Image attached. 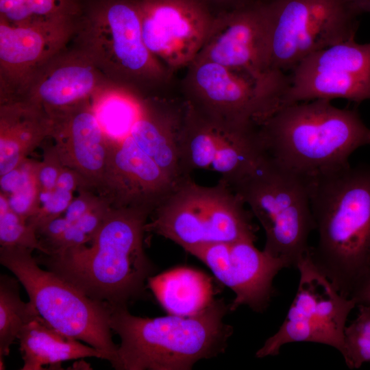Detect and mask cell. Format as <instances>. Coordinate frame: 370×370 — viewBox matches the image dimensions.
Wrapping results in <instances>:
<instances>
[{
    "instance_id": "6da1fadb",
    "label": "cell",
    "mask_w": 370,
    "mask_h": 370,
    "mask_svg": "<svg viewBox=\"0 0 370 370\" xmlns=\"http://www.w3.org/2000/svg\"><path fill=\"white\" fill-rule=\"evenodd\" d=\"M318 241L310 258L350 297L370 271V165H349L308 180Z\"/></svg>"
},
{
    "instance_id": "277c9868",
    "label": "cell",
    "mask_w": 370,
    "mask_h": 370,
    "mask_svg": "<svg viewBox=\"0 0 370 370\" xmlns=\"http://www.w3.org/2000/svg\"><path fill=\"white\" fill-rule=\"evenodd\" d=\"M230 311L222 299L186 317H141L127 306L113 307L110 327L121 343L111 365L118 370H189L225 351L233 332L223 321Z\"/></svg>"
},
{
    "instance_id": "8fae6325",
    "label": "cell",
    "mask_w": 370,
    "mask_h": 370,
    "mask_svg": "<svg viewBox=\"0 0 370 370\" xmlns=\"http://www.w3.org/2000/svg\"><path fill=\"white\" fill-rule=\"evenodd\" d=\"M309 251L297 266L298 288L284 321L256 352L257 358L277 356L283 345L297 342L323 344L344 352L346 321L356 304L340 294L317 269Z\"/></svg>"
},
{
    "instance_id": "ba28073f",
    "label": "cell",
    "mask_w": 370,
    "mask_h": 370,
    "mask_svg": "<svg viewBox=\"0 0 370 370\" xmlns=\"http://www.w3.org/2000/svg\"><path fill=\"white\" fill-rule=\"evenodd\" d=\"M32 251L0 248V262L23 286L39 315L62 333L110 355L111 363L118 345L112 336L109 304L94 299L51 270L41 269Z\"/></svg>"
},
{
    "instance_id": "9c48e42d",
    "label": "cell",
    "mask_w": 370,
    "mask_h": 370,
    "mask_svg": "<svg viewBox=\"0 0 370 370\" xmlns=\"http://www.w3.org/2000/svg\"><path fill=\"white\" fill-rule=\"evenodd\" d=\"M271 35V67L291 71L310 54L354 39L352 0H262Z\"/></svg>"
},
{
    "instance_id": "44dd1931",
    "label": "cell",
    "mask_w": 370,
    "mask_h": 370,
    "mask_svg": "<svg viewBox=\"0 0 370 370\" xmlns=\"http://www.w3.org/2000/svg\"><path fill=\"white\" fill-rule=\"evenodd\" d=\"M52 122L38 106L22 99L0 105V176L18 165L47 137Z\"/></svg>"
},
{
    "instance_id": "e575fe53",
    "label": "cell",
    "mask_w": 370,
    "mask_h": 370,
    "mask_svg": "<svg viewBox=\"0 0 370 370\" xmlns=\"http://www.w3.org/2000/svg\"><path fill=\"white\" fill-rule=\"evenodd\" d=\"M352 1L358 13L370 12V0H352Z\"/></svg>"
},
{
    "instance_id": "e0dca14e",
    "label": "cell",
    "mask_w": 370,
    "mask_h": 370,
    "mask_svg": "<svg viewBox=\"0 0 370 370\" xmlns=\"http://www.w3.org/2000/svg\"><path fill=\"white\" fill-rule=\"evenodd\" d=\"M288 75L280 106L314 99H370V75L352 51L336 44L316 51L299 62Z\"/></svg>"
},
{
    "instance_id": "7402d4cb",
    "label": "cell",
    "mask_w": 370,
    "mask_h": 370,
    "mask_svg": "<svg viewBox=\"0 0 370 370\" xmlns=\"http://www.w3.org/2000/svg\"><path fill=\"white\" fill-rule=\"evenodd\" d=\"M17 339L23 360L22 370H40L45 365L61 369L63 362L88 357L109 362L111 359L107 353L53 328L39 314L23 328Z\"/></svg>"
},
{
    "instance_id": "4316f807",
    "label": "cell",
    "mask_w": 370,
    "mask_h": 370,
    "mask_svg": "<svg viewBox=\"0 0 370 370\" xmlns=\"http://www.w3.org/2000/svg\"><path fill=\"white\" fill-rule=\"evenodd\" d=\"M82 188H91L80 174L64 166L48 199L28 222L37 230L50 220L61 216L73 199V192Z\"/></svg>"
},
{
    "instance_id": "f546056e",
    "label": "cell",
    "mask_w": 370,
    "mask_h": 370,
    "mask_svg": "<svg viewBox=\"0 0 370 370\" xmlns=\"http://www.w3.org/2000/svg\"><path fill=\"white\" fill-rule=\"evenodd\" d=\"M111 207L110 203L105 197L96 208L77 221L70 223L61 236L48 247V254L45 255H50L90 242Z\"/></svg>"
},
{
    "instance_id": "9a60e30c",
    "label": "cell",
    "mask_w": 370,
    "mask_h": 370,
    "mask_svg": "<svg viewBox=\"0 0 370 370\" xmlns=\"http://www.w3.org/2000/svg\"><path fill=\"white\" fill-rule=\"evenodd\" d=\"M254 242L216 243L187 251L204 263L219 282L234 293L230 311L245 305L254 312H264L275 295V277L288 267L283 260L259 250Z\"/></svg>"
},
{
    "instance_id": "30bf717a",
    "label": "cell",
    "mask_w": 370,
    "mask_h": 370,
    "mask_svg": "<svg viewBox=\"0 0 370 370\" xmlns=\"http://www.w3.org/2000/svg\"><path fill=\"white\" fill-rule=\"evenodd\" d=\"M184 99L214 119L242 127L260 124L280 107L288 75L263 79L196 58L188 66Z\"/></svg>"
},
{
    "instance_id": "52a82bcc",
    "label": "cell",
    "mask_w": 370,
    "mask_h": 370,
    "mask_svg": "<svg viewBox=\"0 0 370 370\" xmlns=\"http://www.w3.org/2000/svg\"><path fill=\"white\" fill-rule=\"evenodd\" d=\"M230 187L262 226L263 250L297 268L310 249L308 237L315 230L308 181L264 156L251 173Z\"/></svg>"
},
{
    "instance_id": "83f0119b",
    "label": "cell",
    "mask_w": 370,
    "mask_h": 370,
    "mask_svg": "<svg viewBox=\"0 0 370 370\" xmlns=\"http://www.w3.org/2000/svg\"><path fill=\"white\" fill-rule=\"evenodd\" d=\"M0 244L2 247H21L46 254L36 229L12 210L6 197L0 193Z\"/></svg>"
},
{
    "instance_id": "ac0fdd59",
    "label": "cell",
    "mask_w": 370,
    "mask_h": 370,
    "mask_svg": "<svg viewBox=\"0 0 370 370\" xmlns=\"http://www.w3.org/2000/svg\"><path fill=\"white\" fill-rule=\"evenodd\" d=\"M108 146L99 192L112 207L143 208L153 212L181 184L139 147L131 133Z\"/></svg>"
},
{
    "instance_id": "d6986e66",
    "label": "cell",
    "mask_w": 370,
    "mask_h": 370,
    "mask_svg": "<svg viewBox=\"0 0 370 370\" xmlns=\"http://www.w3.org/2000/svg\"><path fill=\"white\" fill-rule=\"evenodd\" d=\"M110 82L82 49L66 48L34 73L16 99L50 115L91 99Z\"/></svg>"
},
{
    "instance_id": "ffe728a7",
    "label": "cell",
    "mask_w": 370,
    "mask_h": 370,
    "mask_svg": "<svg viewBox=\"0 0 370 370\" xmlns=\"http://www.w3.org/2000/svg\"><path fill=\"white\" fill-rule=\"evenodd\" d=\"M91 99L50 114V137L63 165L77 172L92 188L99 191L109 146Z\"/></svg>"
},
{
    "instance_id": "3957f363",
    "label": "cell",
    "mask_w": 370,
    "mask_h": 370,
    "mask_svg": "<svg viewBox=\"0 0 370 370\" xmlns=\"http://www.w3.org/2000/svg\"><path fill=\"white\" fill-rule=\"evenodd\" d=\"M257 137L267 158L308 181L349 165L350 155L370 145V128L356 110L314 99L278 108Z\"/></svg>"
},
{
    "instance_id": "cb8c5ba5",
    "label": "cell",
    "mask_w": 370,
    "mask_h": 370,
    "mask_svg": "<svg viewBox=\"0 0 370 370\" xmlns=\"http://www.w3.org/2000/svg\"><path fill=\"white\" fill-rule=\"evenodd\" d=\"M38 163L26 158L0 177V193L6 197L12 210L27 221L36 215L40 206Z\"/></svg>"
},
{
    "instance_id": "5b68a950",
    "label": "cell",
    "mask_w": 370,
    "mask_h": 370,
    "mask_svg": "<svg viewBox=\"0 0 370 370\" xmlns=\"http://www.w3.org/2000/svg\"><path fill=\"white\" fill-rule=\"evenodd\" d=\"M77 32L79 48L109 80L140 88L171 79L145 44L137 0H93L82 7Z\"/></svg>"
},
{
    "instance_id": "4fadbf2b",
    "label": "cell",
    "mask_w": 370,
    "mask_h": 370,
    "mask_svg": "<svg viewBox=\"0 0 370 370\" xmlns=\"http://www.w3.org/2000/svg\"><path fill=\"white\" fill-rule=\"evenodd\" d=\"M196 58L259 79L285 75L271 67L269 22L262 0L215 15Z\"/></svg>"
},
{
    "instance_id": "4dcf8cb0",
    "label": "cell",
    "mask_w": 370,
    "mask_h": 370,
    "mask_svg": "<svg viewBox=\"0 0 370 370\" xmlns=\"http://www.w3.org/2000/svg\"><path fill=\"white\" fill-rule=\"evenodd\" d=\"M64 167L54 146L47 148L42 160L39 161L37 170L40 206L46 201L56 187Z\"/></svg>"
},
{
    "instance_id": "1f68e13d",
    "label": "cell",
    "mask_w": 370,
    "mask_h": 370,
    "mask_svg": "<svg viewBox=\"0 0 370 370\" xmlns=\"http://www.w3.org/2000/svg\"><path fill=\"white\" fill-rule=\"evenodd\" d=\"M79 191L64 213V217L71 223L96 208L105 198L100 194L96 195L92 188H82Z\"/></svg>"
},
{
    "instance_id": "f1b7e54d",
    "label": "cell",
    "mask_w": 370,
    "mask_h": 370,
    "mask_svg": "<svg viewBox=\"0 0 370 370\" xmlns=\"http://www.w3.org/2000/svg\"><path fill=\"white\" fill-rule=\"evenodd\" d=\"M358 313L344 334L343 357L349 369H358L370 361V307L358 305Z\"/></svg>"
},
{
    "instance_id": "8992f818",
    "label": "cell",
    "mask_w": 370,
    "mask_h": 370,
    "mask_svg": "<svg viewBox=\"0 0 370 370\" xmlns=\"http://www.w3.org/2000/svg\"><path fill=\"white\" fill-rule=\"evenodd\" d=\"M225 182L206 186L184 180L153 211L146 231L175 243L186 251L208 244L256 240L252 213Z\"/></svg>"
},
{
    "instance_id": "836d02e7",
    "label": "cell",
    "mask_w": 370,
    "mask_h": 370,
    "mask_svg": "<svg viewBox=\"0 0 370 370\" xmlns=\"http://www.w3.org/2000/svg\"><path fill=\"white\" fill-rule=\"evenodd\" d=\"M349 298L355 301L356 306L364 305L370 307V271L353 291Z\"/></svg>"
},
{
    "instance_id": "7c38bea8",
    "label": "cell",
    "mask_w": 370,
    "mask_h": 370,
    "mask_svg": "<svg viewBox=\"0 0 370 370\" xmlns=\"http://www.w3.org/2000/svg\"><path fill=\"white\" fill-rule=\"evenodd\" d=\"M184 102L179 140L181 161L190 175L195 170L217 173L232 186L251 173L264 155L257 127H242L214 119Z\"/></svg>"
},
{
    "instance_id": "603a6c76",
    "label": "cell",
    "mask_w": 370,
    "mask_h": 370,
    "mask_svg": "<svg viewBox=\"0 0 370 370\" xmlns=\"http://www.w3.org/2000/svg\"><path fill=\"white\" fill-rule=\"evenodd\" d=\"M147 284L158 302L170 314L192 316L214 300L211 279L191 268L177 267L151 276Z\"/></svg>"
},
{
    "instance_id": "484cf974",
    "label": "cell",
    "mask_w": 370,
    "mask_h": 370,
    "mask_svg": "<svg viewBox=\"0 0 370 370\" xmlns=\"http://www.w3.org/2000/svg\"><path fill=\"white\" fill-rule=\"evenodd\" d=\"M82 12L81 0H0V18L13 25L77 18Z\"/></svg>"
},
{
    "instance_id": "7a4b0ae2",
    "label": "cell",
    "mask_w": 370,
    "mask_h": 370,
    "mask_svg": "<svg viewBox=\"0 0 370 370\" xmlns=\"http://www.w3.org/2000/svg\"><path fill=\"white\" fill-rule=\"evenodd\" d=\"M143 208L111 207L88 243L45 255V264L91 298L111 307L141 295L153 271L143 248Z\"/></svg>"
},
{
    "instance_id": "d4e9b609",
    "label": "cell",
    "mask_w": 370,
    "mask_h": 370,
    "mask_svg": "<svg viewBox=\"0 0 370 370\" xmlns=\"http://www.w3.org/2000/svg\"><path fill=\"white\" fill-rule=\"evenodd\" d=\"M34 304L24 302L17 282L6 275L0 280V358L8 356L23 328L38 316Z\"/></svg>"
},
{
    "instance_id": "d6a6232c",
    "label": "cell",
    "mask_w": 370,
    "mask_h": 370,
    "mask_svg": "<svg viewBox=\"0 0 370 370\" xmlns=\"http://www.w3.org/2000/svg\"><path fill=\"white\" fill-rule=\"evenodd\" d=\"M212 12V8L219 10L218 14L237 9L259 0H199ZM216 14V15H217Z\"/></svg>"
},
{
    "instance_id": "2e32d148",
    "label": "cell",
    "mask_w": 370,
    "mask_h": 370,
    "mask_svg": "<svg viewBox=\"0 0 370 370\" xmlns=\"http://www.w3.org/2000/svg\"><path fill=\"white\" fill-rule=\"evenodd\" d=\"M79 17L21 25L0 18L1 102L17 98L34 73L66 48Z\"/></svg>"
},
{
    "instance_id": "5bb4252c",
    "label": "cell",
    "mask_w": 370,
    "mask_h": 370,
    "mask_svg": "<svg viewBox=\"0 0 370 370\" xmlns=\"http://www.w3.org/2000/svg\"><path fill=\"white\" fill-rule=\"evenodd\" d=\"M142 34L151 53L170 72L197 57L214 16L199 0H137Z\"/></svg>"
}]
</instances>
